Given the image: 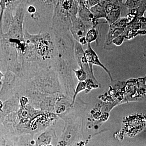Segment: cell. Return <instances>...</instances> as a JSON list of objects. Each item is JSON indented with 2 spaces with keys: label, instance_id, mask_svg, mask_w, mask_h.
<instances>
[{
  "label": "cell",
  "instance_id": "6da1fadb",
  "mask_svg": "<svg viewBox=\"0 0 146 146\" xmlns=\"http://www.w3.org/2000/svg\"><path fill=\"white\" fill-rule=\"evenodd\" d=\"M21 80L23 85V95L28 92L45 95L64 94L54 67L43 68L30 78Z\"/></svg>",
  "mask_w": 146,
  "mask_h": 146
},
{
  "label": "cell",
  "instance_id": "7a4b0ae2",
  "mask_svg": "<svg viewBox=\"0 0 146 146\" xmlns=\"http://www.w3.org/2000/svg\"><path fill=\"white\" fill-rule=\"evenodd\" d=\"M25 42L31 45L39 59L54 67L57 57V50L52 30L32 34L24 28Z\"/></svg>",
  "mask_w": 146,
  "mask_h": 146
},
{
  "label": "cell",
  "instance_id": "3957f363",
  "mask_svg": "<svg viewBox=\"0 0 146 146\" xmlns=\"http://www.w3.org/2000/svg\"><path fill=\"white\" fill-rule=\"evenodd\" d=\"M57 1H26L25 17L36 23L40 33L52 30L55 5Z\"/></svg>",
  "mask_w": 146,
  "mask_h": 146
},
{
  "label": "cell",
  "instance_id": "277c9868",
  "mask_svg": "<svg viewBox=\"0 0 146 146\" xmlns=\"http://www.w3.org/2000/svg\"><path fill=\"white\" fill-rule=\"evenodd\" d=\"M78 11V1H57L53 16L52 31H70L72 23L76 18Z\"/></svg>",
  "mask_w": 146,
  "mask_h": 146
},
{
  "label": "cell",
  "instance_id": "5b68a950",
  "mask_svg": "<svg viewBox=\"0 0 146 146\" xmlns=\"http://www.w3.org/2000/svg\"><path fill=\"white\" fill-rule=\"evenodd\" d=\"M77 66H78L77 63L71 62L59 56L56 57L54 68L63 89V94L71 99L73 98L75 91L73 72H74V70L78 69Z\"/></svg>",
  "mask_w": 146,
  "mask_h": 146
},
{
  "label": "cell",
  "instance_id": "8992f818",
  "mask_svg": "<svg viewBox=\"0 0 146 146\" xmlns=\"http://www.w3.org/2000/svg\"><path fill=\"white\" fill-rule=\"evenodd\" d=\"M1 81L0 101L4 102L16 95L21 96L23 86L21 80L11 71L7 70Z\"/></svg>",
  "mask_w": 146,
  "mask_h": 146
},
{
  "label": "cell",
  "instance_id": "52a82bcc",
  "mask_svg": "<svg viewBox=\"0 0 146 146\" xmlns=\"http://www.w3.org/2000/svg\"><path fill=\"white\" fill-rule=\"evenodd\" d=\"M74 55L76 61L80 68L83 69L86 72L88 79H91L97 82L93 72V66L90 65L86 60L84 55L83 47L79 42L75 41L74 46ZM87 78V79H88Z\"/></svg>",
  "mask_w": 146,
  "mask_h": 146
},
{
  "label": "cell",
  "instance_id": "ba28073f",
  "mask_svg": "<svg viewBox=\"0 0 146 146\" xmlns=\"http://www.w3.org/2000/svg\"><path fill=\"white\" fill-rule=\"evenodd\" d=\"M0 121H2L7 115L18 111L21 107L20 96L16 95L4 102L0 101Z\"/></svg>",
  "mask_w": 146,
  "mask_h": 146
},
{
  "label": "cell",
  "instance_id": "9c48e42d",
  "mask_svg": "<svg viewBox=\"0 0 146 146\" xmlns=\"http://www.w3.org/2000/svg\"><path fill=\"white\" fill-rule=\"evenodd\" d=\"M78 11L77 16L86 25L89 29L92 28H96L100 23L98 19L91 13L90 9L85 6L81 1H78Z\"/></svg>",
  "mask_w": 146,
  "mask_h": 146
},
{
  "label": "cell",
  "instance_id": "30bf717a",
  "mask_svg": "<svg viewBox=\"0 0 146 146\" xmlns=\"http://www.w3.org/2000/svg\"><path fill=\"white\" fill-rule=\"evenodd\" d=\"M89 30L86 25L78 16L72 23L70 28V32L72 36L77 42H78L80 38L86 36Z\"/></svg>",
  "mask_w": 146,
  "mask_h": 146
},
{
  "label": "cell",
  "instance_id": "8fae6325",
  "mask_svg": "<svg viewBox=\"0 0 146 146\" xmlns=\"http://www.w3.org/2000/svg\"><path fill=\"white\" fill-rule=\"evenodd\" d=\"M84 55L86 60L90 65H97L101 67L107 73L111 81H112V78L109 71L100 61L98 56L96 53L92 48L91 44L88 43L87 44L86 50H84Z\"/></svg>",
  "mask_w": 146,
  "mask_h": 146
},
{
  "label": "cell",
  "instance_id": "7c38bea8",
  "mask_svg": "<svg viewBox=\"0 0 146 146\" xmlns=\"http://www.w3.org/2000/svg\"><path fill=\"white\" fill-rule=\"evenodd\" d=\"M126 28H117L112 25L109 26V31L106 34L104 48L105 50H109L112 41L116 37L121 35L125 30Z\"/></svg>",
  "mask_w": 146,
  "mask_h": 146
},
{
  "label": "cell",
  "instance_id": "4fadbf2b",
  "mask_svg": "<svg viewBox=\"0 0 146 146\" xmlns=\"http://www.w3.org/2000/svg\"><path fill=\"white\" fill-rule=\"evenodd\" d=\"M91 13L97 19L99 18L106 19L107 14L105 10V1H100L96 5L90 9Z\"/></svg>",
  "mask_w": 146,
  "mask_h": 146
},
{
  "label": "cell",
  "instance_id": "5bb4252c",
  "mask_svg": "<svg viewBox=\"0 0 146 146\" xmlns=\"http://www.w3.org/2000/svg\"><path fill=\"white\" fill-rule=\"evenodd\" d=\"M36 141L34 136L31 134H24L18 136V146H35Z\"/></svg>",
  "mask_w": 146,
  "mask_h": 146
},
{
  "label": "cell",
  "instance_id": "9a60e30c",
  "mask_svg": "<svg viewBox=\"0 0 146 146\" xmlns=\"http://www.w3.org/2000/svg\"><path fill=\"white\" fill-rule=\"evenodd\" d=\"M122 1H105V10L107 14L113 11L122 9L124 7L122 4Z\"/></svg>",
  "mask_w": 146,
  "mask_h": 146
},
{
  "label": "cell",
  "instance_id": "2e32d148",
  "mask_svg": "<svg viewBox=\"0 0 146 146\" xmlns=\"http://www.w3.org/2000/svg\"><path fill=\"white\" fill-rule=\"evenodd\" d=\"M18 137L1 134V146H18Z\"/></svg>",
  "mask_w": 146,
  "mask_h": 146
},
{
  "label": "cell",
  "instance_id": "e0dca14e",
  "mask_svg": "<svg viewBox=\"0 0 146 146\" xmlns=\"http://www.w3.org/2000/svg\"><path fill=\"white\" fill-rule=\"evenodd\" d=\"M121 11L122 9L113 11L107 14V17L106 20V23L109 25V26L115 24L121 18Z\"/></svg>",
  "mask_w": 146,
  "mask_h": 146
},
{
  "label": "cell",
  "instance_id": "ac0fdd59",
  "mask_svg": "<svg viewBox=\"0 0 146 146\" xmlns=\"http://www.w3.org/2000/svg\"><path fill=\"white\" fill-rule=\"evenodd\" d=\"M98 32L96 28H92L89 30L86 33V38L87 43L91 44L92 42L96 41L98 39Z\"/></svg>",
  "mask_w": 146,
  "mask_h": 146
},
{
  "label": "cell",
  "instance_id": "d6986e66",
  "mask_svg": "<svg viewBox=\"0 0 146 146\" xmlns=\"http://www.w3.org/2000/svg\"><path fill=\"white\" fill-rule=\"evenodd\" d=\"M123 2V1H122V4L124 7L128 9L129 11L137 8L141 5L142 1L127 0Z\"/></svg>",
  "mask_w": 146,
  "mask_h": 146
},
{
  "label": "cell",
  "instance_id": "ffe728a7",
  "mask_svg": "<svg viewBox=\"0 0 146 146\" xmlns=\"http://www.w3.org/2000/svg\"><path fill=\"white\" fill-rule=\"evenodd\" d=\"M86 89V83L85 81L84 82H79L78 84L76 87L75 91L74 94L72 98V104H71V107H72L75 102L76 98L77 95L80 93L81 91L85 90Z\"/></svg>",
  "mask_w": 146,
  "mask_h": 146
},
{
  "label": "cell",
  "instance_id": "44dd1931",
  "mask_svg": "<svg viewBox=\"0 0 146 146\" xmlns=\"http://www.w3.org/2000/svg\"><path fill=\"white\" fill-rule=\"evenodd\" d=\"M74 72L79 82H84L88 78L87 74L83 69L79 68L74 70Z\"/></svg>",
  "mask_w": 146,
  "mask_h": 146
},
{
  "label": "cell",
  "instance_id": "7402d4cb",
  "mask_svg": "<svg viewBox=\"0 0 146 146\" xmlns=\"http://www.w3.org/2000/svg\"><path fill=\"white\" fill-rule=\"evenodd\" d=\"M125 39V38L122 34L116 37L112 41L110 50L113 49L115 48V46H119L122 44Z\"/></svg>",
  "mask_w": 146,
  "mask_h": 146
},
{
  "label": "cell",
  "instance_id": "603a6c76",
  "mask_svg": "<svg viewBox=\"0 0 146 146\" xmlns=\"http://www.w3.org/2000/svg\"><path fill=\"white\" fill-rule=\"evenodd\" d=\"M82 3L86 7L90 9L94 6L96 5L100 2L99 0H90V1H81Z\"/></svg>",
  "mask_w": 146,
  "mask_h": 146
},
{
  "label": "cell",
  "instance_id": "cb8c5ba5",
  "mask_svg": "<svg viewBox=\"0 0 146 146\" xmlns=\"http://www.w3.org/2000/svg\"><path fill=\"white\" fill-rule=\"evenodd\" d=\"M78 42L82 46H85V45L87 46V44H88V43L86 41V36L80 38V40H79Z\"/></svg>",
  "mask_w": 146,
  "mask_h": 146
}]
</instances>
